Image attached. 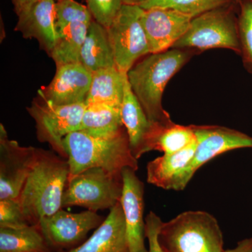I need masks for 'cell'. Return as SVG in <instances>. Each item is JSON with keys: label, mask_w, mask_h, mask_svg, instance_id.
I'll use <instances>...</instances> for the list:
<instances>
[{"label": "cell", "mask_w": 252, "mask_h": 252, "mask_svg": "<svg viewBox=\"0 0 252 252\" xmlns=\"http://www.w3.org/2000/svg\"><path fill=\"white\" fill-rule=\"evenodd\" d=\"M56 1H59V0H56Z\"/></svg>", "instance_id": "836d02e7"}, {"label": "cell", "mask_w": 252, "mask_h": 252, "mask_svg": "<svg viewBox=\"0 0 252 252\" xmlns=\"http://www.w3.org/2000/svg\"><path fill=\"white\" fill-rule=\"evenodd\" d=\"M153 125L148 152L155 150L163 152L164 154H173L186 148L195 140L191 125H179L173 122Z\"/></svg>", "instance_id": "603a6c76"}, {"label": "cell", "mask_w": 252, "mask_h": 252, "mask_svg": "<svg viewBox=\"0 0 252 252\" xmlns=\"http://www.w3.org/2000/svg\"><path fill=\"white\" fill-rule=\"evenodd\" d=\"M56 0H40L18 15L15 31L25 39H35L41 49L51 54L57 40Z\"/></svg>", "instance_id": "9a60e30c"}, {"label": "cell", "mask_w": 252, "mask_h": 252, "mask_svg": "<svg viewBox=\"0 0 252 252\" xmlns=\"http://www.w3.org/2000/svg\"><path fill=\"white\" fill-rule=\"evenodd\" d=\"M197 140L186 148L149 162L147 167V182L165 190L180 191L185 189L183 177L193 158Z\"/></svg>", "instance_id": "2e32d148"}, {"label": "cell", "mask_w": 252, "mask_h": 252, "mask_svg": "<svg viewBox=\"0 0 252 252\" xmlns=\"http://www.w3.org/2000/svg\"><path fill=\"white\" fill-rule=\"evenodd\" d=\"M36 149L9 139L4 125L0 124V200L19 198L34 163Z\"/></svg>", "instance_id": "8fae6325"}, {"label": "cell", "mask_w": 252, "mask_h": 252, "mask_svg": "<svg viewBox=\"0 0 252 252\" xmlns=\"http://www.w3.org/2000/svg\"><path fill=\"white\" fill-rule=\"evenodd\" d=\"M198 51L170 49L150 54L138 61L127 73L132 92L152 124L172 122L162 104V94L169 81L182 69Z\"/></svg>", "instance_id": "6da1fadb"}, {"label": "cell", "mask_w": 252, "mask_h": 252, "mask_svg": "<svg viewBox=\"0 0 252 252\" xmlns=\"http://www.w3.org/2000/svg\"><path fill=\"white\" fill-rule=\"evenodd\" d=\"M237 0H145L139 6L143 9L167 8L195 18L199 15L224 6Z\"/></svg>", "instance_id": "d4e9b609"}, {"label": "cell", "mask_w": 252, "mask_h": 252, "mask_svg": "<svg viewBox=\"0 0 252 252\" xmlns=\"http://www.w3.org/2000/svg\"><path fill=\"white\" fill-rule=\"evenodd\" d=\"M31 225L23 213L18 199L0 200V227H21Z\"/></svg>", "instance_id": "f1b7e54d"}, {"label": "cell", "mask_w": 252, "mask_h": 252, "mask_svg": "<svg viewBox=\"0 0 252 252\" xmlns=\"http://www.w3.org/2000/svg\"><path fill=\"white\" fill-rule=\"evenodd\" d=\"M145 0H123L124 4L140 5Z\"/></svg>", "instance_id": "d6a6232c"}, {"label": "cell", "mask_w": 252, "mask_h": 252, "mask_svg": "<svg viewBox=\"0 0 252 252\" xmlns=\"http://www.w3.org/2000/svg\"><path fill=\"white\" fill-rule=\"evenodd\" d=\"M69 176L67 159L54 151L36 148L34 163L18 198L30 224L36 225L63 209Z\"/></svg>", "instance_id": "7a4b0ae2"}, {"label": "cell", "mask_w": 252, "mask_h": 252, "mask_svg": "<svg viewBox=\"0 0 252 252\" xmlns=\"http://www.w3.org/2000/svg\"><path fill=\"white\" fill-rule=\"evenodd\" d=\"M0 252H56L38 225L0 227Z\"/></svg>", "instance_id": "44dd1931"}, {"label": "cell", "mask_w": 252, "mask_h": 252, "mask_svg": "<svg viewBox=\"0 0 252 252\" xmlns=\"http://www.w3.org/2000/svg\"><path fill=\"white\" fill-rule=\"evenodd\" d=\"M146 238L148 239L149 252H164L158 242V233L163 222L157 214L150 212L145 219Z\"/></svg>", "instance_id": "f546056e"}, {"label": "cell", "mask_w": 252, "mask_h": 252, "mask_svg": "<svg viewBox=\"0 0 252 252\" xmlns=\"http://www.w3.org/2000/svg\"><path fill=\"white\" fill-rule=\"evenodd\" d=\"M126 75L117 67L103 68L93 72L86 104H106L122 107Z\"/></svg>", "instance_id": "ffe728a7"}, {"label": "cell", "mask_w": 252, "mask_h": 252, "mask_svg": "<svg viewBox=\"0 0 252 252\" xmlns=\"http://www.w3.org/2000/svg\"><path fill=\"white\" fill-rule=\"evenodd\" d=\"M172 49H189L199 52L226 49L240 55L238 2L230 3L193 18L188 31Z\"/></svg>", "instance_id": "5b68a950"}, {"label": "cell", "mask_w": 252, "mask_h": 252, "mask_svg": "<svg viewBox=\"0 0 252 252\" xmlns=\"http://www.w3.org/2000/svg\"><path fill=\"white\" fill-rule=\"evenodd\" d=\"M90 24L84 22L73 23L58 31L57 40L50 55L56 67L79 63L81 49Z\"/></svg>", "instance_id": "7402d4cb"}, {"label": "cell", "mask_w": 252, "mask_h": 252, "mask_svg": "<svg viewBox=\"0 0 252 252\" xmlns=\"http://www.w3.org/2000/svg\"><path fill=\"white\" fill-rule=\"evenodd\" d=\"M121 107L106 104H86L80 130L91 135L105 136L124 127Z\"/></svg>", "instance_id": "cb8c5ba5"}, {"label": "cell", "mask_w": 252, "mask_h": 252, "mask_svg": "<svg viewBox=\"0 0 252 252\" xmlns=\"http://www.w3.org/2000/svg\"><path fill=\"white\" fill-rule=\"evenodd\" d=\"M94 20L108 28L122 9L123 0H86Z\"/></svg>", "instance_id": "83f0119b"}, {"label": "cell", "mask_w": 252, "mask_h": 252, "mask_svg": "<svg viewBox=\"0 0 252 252\" xmlns=\"http://www.w3.org/2000/svg\"><path fill=\"white\" fill-rule=\"evenodd\" d=\"M191 126L197 146L184 175L185 188L195 172L215 158L235 149L252 148V137L240 131L220 126Z\"/></svg>", "instance_id": "30bf717a"}, {"label": "cell", "mask_w": 252, "mask_h": 252, "mask_svg": "<svg viewBox=\"0 0 252 252\" xmlns=\"http://www.w3.org/2000/svg\"><path fill=\"white\" fill-rule=\"evenodd\" d=\"M63 147L67 156L69 176L92 167L114 174H122L126 167L136 171L139 168L124 126L115 133L105 136L76 131L64 137Z\"/></svg>", "instance_id": "3957f363"}, {"label": "cell", "mask_w": 252, "mask_h": 252, "mask_svg": "<svg viewBox=\"0 0 252 252\" xmlns=\"http://www.w3.org/2000/svg\"><path fill=\"white\" fill-rule=\"evenodd\" d=\"M193 18L180 11L167 8L142 10L141 21L147 35L151 54L172 49L174 44L188 31Z\"/></svg>", "instance_id": "7c38bea8"}, {"label": "cell", "mask_w": 252, "mask_h": 252, "mask_svg": "<svg viewBox=\"0 0 252 252\" xmlns=\"http://www.w3.org/2000/svg\"><path fill=\"white\" fill-rule=\"evenodd\" d=\"M224 252H252V238L238 242L235 248L225 250Z\"/></svg>", "instance_id": "1f68e13d"}, {"label": "cell", "mask_w": 252, "mask_h": 252, "mask_svg": "<svg viewBox=\"0 0 252 252\" xmlns=\"http://www.w3.org/2000/svg\"><path fill=\"white\" fill-rule=\"evenodd\" d=\"M237 1H239V0H237Z\"/></svg>", "instance_id": "e575fe53"}, {"label": "cell", "mask_w": 252, "mask_h": 252, "mask_svg": "<svg viewBox=\"0 0 252 252\" xmlns=\"http://www.w3.org/2000/svg\"><path fill=\"white\" fill-rule=\"evenodd\" d=\"M238 31L245 69L252 74V0H239Z\"/></svg>", "instance_id": "484cf974"}, {"label": "cell", "mask_w": 252, "mask_h": 252, "mask_svg": "<svg viewBox=\"0 0 252 252\" xmlns=\"http://www.w3.org/2000/svg\"><path fill=\"white\" fill-rule=\"evenodd\" d=\"M158 242L164 252H224L223 233L213 215L182 212L162 223Z\"/></svg>", "instance_id": "277c9868"}, {"label": "cell", "mask_w": 252, "mask_h": 252, "mask_svg": "<svg viewBox=\"0 0 252 252\" xmlns=\"http://www.w3.org/2000/svg\"><path fill=\"white\" fill-rule=\"evenodd\" d=\"M79 63L92 73L103 68L116 67L107 29L94 20L89 26Z\"/></svg>", "instance_id": "d6986e66"}, {"label": "cell", "mask_w": 252, "mask_h": 252, "mask_svg": "<svg viewBox=\"0 0 252 252\" xmlns=\"http://www.w3.org/2000/svg\"><path fill=\"white\" fill-rule=\"evenodd\" d=\"M13 5L15 13L16 15L21 14L25 10L28 9L33 4L40 1V0H11Z\"/></svg>", "instance_id": "4dcf8cb0"}, {"label": "cell", "mask_w": 252, "mask_h": 252, "mask_svg": "<svg viewBox=\"0 0 252 252\" xmlns=\"http://www.w3.org/2000/svg\"><path fill=\"white\" fill-rule=\"evenodd\" d=\"M86 107L85 102L59 105L38 94L27 110L35 122L38 140L49 144L53 151L67 159L63 140L69 134L80 130Z\"/></svg>", "instance_id": "52a82bcc"}, {"label": "cell", "mask_w": 252, "mask_h": 252, "mask_svg": "<svg viewBox=\"0 0 252 252\" xmlns=\"http://www.w3.org/2000/svg\"><path fill=\"white\" fill-rule=\"evenodd\" d=\"M93 18L87 6L75 0H59L56 3V23L57 31L73 23H90Z\"/></svg>", "instance_id": "4316f807"}, {"label": "cell", "mask_w": 252, "mask_h": 252, "mask_svg": "<svg viewBox=\"0 0 252 252\" xmlns=\"http://www.w3.org/2000/svg\"><path fill=\"white\" fill-rule=\"evenodd\" d=\"M122 177L124 187L120 202L125 218L129 252H149L145 246L144 183L131 167L123 170Z\"/></svg>", "instance_id": "4fadbf2b"}, {"label": "cell", "mask_w": 252, "mask_h": 252, "mask_svg": "<svg viewBox=\"0 0 252 252\" xmlns=\"http://www.w3.org/2000/svg\"><path fill=\"white\" fill-rule=\"evenodd\" d=\"M104 220L90 210L72 213L61 209L51 216L43 218L37 225L50 246L56 252H63L84 243L89 232L97 229Z\"/></svg>", "instance_id": "9c48e42d"}, {"label": "cell", "mask_w": 252, "mask_h": 252, "mask_svg": "<svg viewBox=\"0 0 252 252\" xmlns=\"http://www.w3.org/2000/svg\"><path fill=\"white\" fill-rule=\"evenodd\" d=\"M124 182L122 174L92 167L69 176L62 207H81L97 212L109 210L121 201Z\"/></svg>", "instance_id": "8992f818"}, {"label": "cell", "mask_w": 252, "mask_h": 252, "mask_svg": "<svg viewBox=\"0 0 252 252\" xmlns=\"http://www.w3.org/2000/svg\"><path fill=\"white\" fill-rule=\"evenodd\" d=\"M123 124L127 131L132 153L138 160L148 152L149 139L154 125L146 115L131 89L127 75L124 81V98L121 107Z\"/></svg>", "instance_id": "ac0fdd59"}, {"label": "cell", "mask_w": 252, "mask_h": 252, "mask_svg": "<svg viewBox=\"0 0 252 252\" xmlns=\"http://www.w3.org/2000/svg\"><path fill=\"white\" fill-rule=\"evenodd\" d=\"M142 10L139 5H123L107 28L116 67L124 74H127L139 60L151 54L141 21Z\"/></svg>", "instance_id": "ba28073f"}, {"label": "cell", "mask_w": 252, "mask_h": 252, "mask_svg": "<svg viewBox=\"0 0 252 252\" xmlns=\"http://www.w3.org/2000/svg\"><path fill=\"white\" fill-rule=\"evenodd\" d=\"M92 72L80 63L56 67L54 79L38 94L59 105L84 103L90 90Z\"/></svg>", "instance_id": "5bb4252c"}, {"label": "cell", "mask_w": 252, "mask_h": 252, "mask_svg": "<svg viewBox=\"0 0 252 252\" xmlns=\"http://www.w3.org/2000/svg\"><path fill=\"white\" fill-rule=\"evenodd\" d=\"M63 252H129L121 202L109 210L108 216L90 238L77 248Z\"/></svg>", "instance_id": "e0dca14e"}]
</instances>
